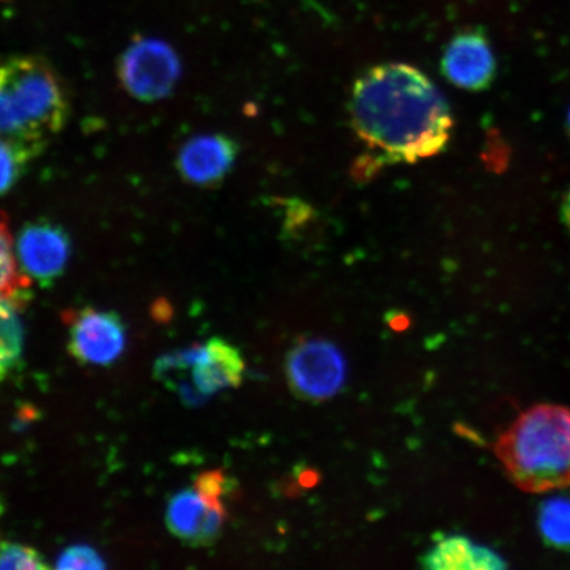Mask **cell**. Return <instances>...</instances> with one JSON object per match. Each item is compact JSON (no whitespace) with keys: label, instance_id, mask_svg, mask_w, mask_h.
I'll return each mask as SVG.
<instances>
[{"label":"cell","instance_id":"8","mask_svg":"<svg viewBox=\"0 0 570 570\" xmlns=\"http://www.w3.org/2000/svg\"><path fill=\"white\" fill-rule=\"evenodd\" d=\"M495 57L482 32H462L449 42L443 57V71L455 87L480 91L495 77Z\"/></svg>","mask_w":570,"mask_h":570},{"label":"cell","instance_id":"19","mask_svg":"<svg viewBox=\"0 0 570 570\" xmlns=\"http://www.w3.org/2000/svg\"><path fill=\"white\" fill-rule=\"evenodd\" d=\"M562 219L570 230V191L566 198L564 205H562Z\"/></svg>","mask_w":570,"mask_h":570},{"label":"cell","instance_id":"17","mask_svg":"<svg viewBox=\"0 0 570 570\" xmlns=\"http://www.w3.org/2000/svg\"><path fill=\"white\" fill-rule=\"evenodd\" d=\"M0 568L20 569V570H38L48 569L42 556L32 547L24 544L10 543L3 541L2 558H0Z\"/></svg>","mask_w":570,"mask_h":570},{"label":"cell","instance_id":"13","mask_svg":"<svg viewBox=\"0 0 570 570\" xmlns=\"http://www.w3.org/2000/svg\"><path fill=\"white\" fill-rule=\"evenodd\" d=\"M0 288H2V298L20 306H27L31 298V279L20 269L16 252H13L12 235L7 226V220L2 219V232H0Z\"/></svg>","mask_w":570,"mask_h":570},{"label":"cell","instance_id":"15","mask_svg":"<svg viewBox=\"0 0 570 570\" xmlns=\"http://www.w3.org/2000/svg\"><path fill=\"white\" fill-rule=\"evenodd\" d=\"M16 304L4 301L0 305V320H2V342H0V375L6 380L7 374L16 370L23 353V326Z\"/></svg>","mask_w":570,"mask_h":570},{"label":"cell","instance_id":"18","mask_svg":"<svg viewBox=\"0 0 570 570\" xmlns=\"http://www.w3.org/2000/svg\"><path fill=\"white\" fill-rule=\"evenodd\" d=\"M105 562L96 550L88 546L67 548L57 561V569H104Z\"/></svg>","mask_w":570,"mask_h":570},{"label":"cell","instance_id":"6","mask_svg":"<svg viewBox=\"0 0 570 570\" xmlns=\"http://www.w3.org/2000/svg\"><path fill=\"white\" fill-rule=\"evenodd\" d=\"M125 344L126 327L117 313L87 308L69 316L68 351L82 365L109 366Z\"/></svg>","mask_w":570,"mask_h":570},{"label":"cell","instance_id":"16","mask_svg":"<svg viewBox=\"0 0 570 570\" xmlns=\"http://www.w3.org/2000/svg\"><path fill=\"white\" fill-rule=\"evenodd\" d=\"M40 149L23 142L3 139L2 142V191L6 194L19 178L24 164Z\"/></svg>","mask_w":570,"mask_h":570},{"label":"cell","instance_id":"9","mask_svg":"<svg viewBox=\"0 0 570 570\" xmlns=\"http://www.w3.org/2000/svg\"><path fill=\"white\" fill-rule=\"evenodd\" d=\"M18 255L26 273L40 282H52L62 274L70 255V242L61 227L35 223L24 227Z\"/></svg>","mask_w":570,"mask_h":570},{"label":"cell","instance_id":"14","mask_svg":"<svg viewBox=\"0 0 570 570\" xmlns=\"http://www.w3.org/2000/svg\"><path fill=\"white\" fill-rule=\"evenodd\" d=\"M539 530L547 544L570 552V491L540 504Z\"/></svg>","mask_w":570,"mask_h":570},{"label":"cell","instance_id":"20","mask_svg":"<svg viewBox=\"0 0 570 570\" xmlns=\"http://www.w3.org/2000/svg\"><path fill=\"white\" fill-rule=\"evenodd\" d=\"M569 127H570V112H569Z\"/></svg>","mask_w":570,"mask_h":570},{"label":"cell","instance_id":"1","mask_svg":"<svg viewBox=\"0 0 570 570\" xmlns=\"http://www.w3.org/2000/svg\"><path fill=\"white\" fill-rule=\"evenodd\" d=\"M353 128L390 161L415 163L443 151L453 119L430 78L407 63L374 67L354 83Z\"/></svg>","mask_w":570,"mask_h":570},{"label":"cell","instance_id":"2","mask_svg":"<svg viewBox=\"0 0 570 570\" xmlns=\"http://www.w3.org/2000/svg\"><path fill=\"white\" fill-rule=\"evenodd\" d=\"M495 455L515 487L543 494L570 487V409L527 410L495 443Z\"/></svg>","mask_w":570,"mask_h":570},{"label":"cell","instance_id":"3","mask_svg":"<svg viewBox=\"0 0 570 570\" xmlns=\"http://www.w3.org/2000/svg\"><path fill=\"white\" fill-rule=\"evenodd\" d=\"M68 117L59 78L45 60L16 56L0 71V125L3 139L41 149Z\"/></svg>","mask_w":570,"mask_h":570},{"label":"cell","instance_id":"11","mask_svg":"<svg viewBox=\"0 0 570 570\" xmlns=\"http://www.w3.org/2000/svg\"><path fill=\"white\" fill-rule=\"evenodd\" d=\"M237 147L223 135H202L185 142L178 155V169L188 181L212 185L233 167Z\"/></svg>","mask_w":570,"mask_h":570},{"label":"cell","instance_id":"4","mask_svg":"<svg viewBox=\"0 0 570 570\" xmlns=\"http://www.w3.org/2000/svg\"><path fill=\"white\" fill-rule=\"evenodd\" d=\"M292 391L309 402H323L345 383L346 363L338 348L324 340H309L292 348L285 363Z\"/></svg>","mask_w":570,"mask_h":570},{"label":"cell","instance_id":"10","mask_svg":"<svg viewBox=\"0 0 570 570\" xmlns=\"http://www.w3.org/2000/svg\"><path fill=\"white\" fill-rule=\"evenodd\" d=\"M189 370L196 394L210 396L218 391L239 386L244 381L245 361L230 342L214 337L204 345H196Z\"/></svg>","mask_w":570,"mask_h":570},{"label":"cell","instance_id":"5","mask_svg":"<svg viewBox=\"0 0 570 570\" xmlns=\"http://www.w3.org/2000/svg\"><path fill=\"white\" fill-rule=\"evenodd\" d=\"M119 76L128 92L140 101H159L174 90L180 77V61L166 42L139 39L120 59Z\"/></svg>","mask_w":570,"mask_h":570},{"label":"cell","instance_id":"12","mask_svg":"<svg viewBox=\"0 0 570 570\" xmlns=\"http://www.w3.org/2000/svg\"><path fill=\"white\" fill-rule=\"evenodd\" d=\"M422 566L433 570H495L508 567L501 556L465 537H448L424 554Z\"/></svg>","mask_w":570,"mask_h":570},{"label":"cell","instance_id":"7","mask_svg":"<svg viewBox=\"0 0 570 570\" xmlns=\"http://www.w3.org/2000/svg\"><path fill=\"white\" fill-rule=\"evenodd\" d=\"M225 504L209 501L194 487L169 499L166 522L170 533L191 547H209L226 522Z\"/></svg>","mask_w":570,"mask_h":570}]
</instances>
